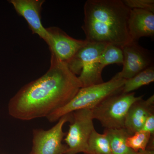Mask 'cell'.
I'll return each mask as SVG.
<instances>
[{
  "label": "cell",
  "mask_w": 154,
  "mask_h": 154,
  "mask_svg": "<svg viewBox=\"0 0 154 154\" xmlns=\"http://www.w3.org/2000/svg\"><path fill=\"white\" fill-rule=\"evenodd\" d=\"M125 80L115 75L109 81L80 88L73 98L46 117L50 122L57 121L63 116L82 109H91L107 97L121 93Z\"/></svg>",
  "instance_id": "3957f363"
},
{
  "label": "cell",
  "mask_w": 154,
  "mask_h": 154,
  "mask_svg": "<svg viewBox=\"0 0 154 154\" xmlns=\"http://www.w3.org/2000/svg\"><path fill=\"white\" fill-rule=\"evenodd\" d=\"M49 34L48 45L51 56L57 60L66 64L88 41L80 40L69 36L60 28L51 27L46 28Z\"/></svg>",
  "instance_id": "9c48e42d"
},
{
  "label": "cell",
  "mask_w": 154,
  "mask_h": 154,
  "mask_svg": "<svg viewBox=\"0 0 154 154\" xmlns=\"http://www.w3.org/2000/svg\"><path fill=\"white\" fill-rule=\"evenodd\" d=\"M154 81V65L139 73L129 79L125 80L122 92L124 94L132 93Z\"/></svg>",
  "instance_id": "5bb4252c"
},
{
  "label": "cell",
  "mask_w": 154,
  "mask_h": 154,
  "mask_svg": "<svg viewBox=\"0 0 154 154\" xmlns=\"http://www.w3.org/2000/svg\"><path fill=\"white\" fill-rule=\"evenodd\" d=\"M72 113L63 116L48 130L33 129V146L29 154H65L68 147L62 143L66 134L63 131V127L72 121Z\"/></svg>",
  "instance_id": "8992f818"
},
{
  "label": "cell",
  "mask_w": 154,
  "mask_h": 154,
  "mask_svg": "<svg viewBox=\"0 0 154 154\" xmlns=\"http://www.w3.org/2000/svg\"><path fill=\"white\" fill-rule=\"evenodd\" d=\"M82 29L89 42L122 48L131 41L128 31L130 9L121 0H88Z\"/></svg>",
  "instance_id": "7a4b0ae2"
},
{
  "label": "cell",
  "mask_w": 154,
  "mask_h": 154,
  "mask_svg": "<svg viewBox=\"0 0 154 154\" xmlns=\"http://www.w3.org/2000/svg\"><path fill=\"white\" fill-rule=\"evenodd\" d=\"M84 154H113L107 136L94 129L88 140Z\"/></svg>",
  "instance_id": "9a60e30c"
},
{
  "label": "cell",
  "mask_w": 154,
  "mask_h": 154,
  "mask_svg": "<svg viewBox=\"0 0 154 154\" xmlns=\"http://www.w3.org/2000/svg\"><path fill=\"white\" fill-rule=\"evenodd\" d=\"M109 140L113 154H134L135 152L126 145L127 138L131 135L125 128L105 129L104 133Z\"/></svg>",
  "instance_id": "4fadbf2b"
},
{
  "label": "cell",
  "mask_w": 154,
  "mask_h": 154,
  "mask_svg": "<svg viewBox=\"0 0 154 154\" xmlns=\"http://www.w3.org/2000/svg\"><path fill=\"white\" fill-rule=\"evenodd\" d=\"M142 130L150 133L152 137L154 138V112L149 116Z\"/></svg>",
  "instance_id": "d6986e66"
},
{
  "label": "cell",
  "mask_w": 154,
  "mask_h": 154,
  "mask_svg": "<svg viewBox=\"0 0 154 154\" xmlns=\"http://www.w3.org/2000/svg\"><path fill=\"white\" fill-rule=\"evenodd\" d=\"M44 0H11L19 16L24 18L33 34H37L46 44L49 42V34L43 27L41 21V12Z\"/></svg>",
  "instance_id": "30bf717a"
},
{
  "label": "cell",
  "mask_w": 154,
  "mask_h": 154,
  "mask_svg": "<svg viewBox=\"0 0 154 154\" xmlns=\"http://www.w3.org/2000/svg\"><path fill=\"white\" fill-rule=\"evenodd\" d=\"M154 112V95L146 100L143 98L130 107L125 117L124 128L130 135L141 130L149 116Z\"/></svg>",
  "instance_id": "7c38bea8"
},
{
  "label": "cell",
  "mask_w": 154,
  "mask_h": 154,
  "mask_svg": "<svg viewBox=\"0 0 154 154\" xmlns=\"http://www.w3.org/2000/svg\"><path fill=\"white\" fill-rule=\"evenodd\" d=\"M107 45L88 41L67 64L70 70L79 75L82 88L104 82L99 59Z\"/></svg>",
  "instance_id": "277c9868"
},
{
  "label": "cell",
  "mask_w": 154,
  "mask_h": 154,
  "mask_svg": "<svg viewBox=\"0 0 154 154\" xmlns=\"http://www.w3.org/2000/svg\"><path fill=\"white\" fill-rule=\"evenodd\" d=\"M72 115L68 131L64 139L68 147L65 154L84 153L90 136L95 129L92 112L90 109H82L72 112Z\"/></svg>",
  "instance_id": "52a82bcc"
},
{
  "label": "cell",
  "mask_w": 154,
  "mask_h": 154,
  "mask_svg": "<svg viewBox=\"0 0 154 154\" xmlns=\"http://www.w3.org/2000/svg\"><path fill=\"white\" fill-rule=\"evenodd\" d=\"M131 41L138 42L143 37L154 36V13L140 9H130L127 24Z\"/></svg>",
  "instance_id": "8fae6325"
},
{
  "label": "cell",
  "mask_w": 154,
  "mask_h": 154,
  "mask_svg": "<svg viewBox=\"0 0 154 154\" xmlns=\"http://www.w3.org/2000/svg\"><path fill=\"white\" fill-rule=\"evenodd\" d=\"M128 8L146 10L154 13V0H122Z\"/></svg>",
  "instance_id": "ac0fdd59"
},
{
  "label": "cell",
  "mask_w": 154,
  "mask_h": 154,
  "mask_svg": "<svg viewBox=\"0 0 154 154\" xmlns=\"http://www.w3.org/2000/svg\"><path fill=\"white\" fill-rule=\"evenodd\" d=\"M154 140L150 133L145 131H139L127 138L126 146L135 152L145 150L150 140Z\"/></svg>",
  "instance_id": "e0dca14e"
},
{
  "label": "cell",
  "mask_w": 154,
  "mask_h": 154,
  "mask_svg": "<svg viewBox=\"0 0 154 154\" xmlns=\"http://www.w3.org/2000/svg\"><path fill=\"white\" fill-rule=\"evenodd\" d=\"M82 88L78 76L67 64L51 56L47 72L23 86L11 98L9 114L23 121L46 117L66 105Z\"/></svg>",
  "instance_id": "6da1fadb"
},
{
  "label": "cell",
  "mask_w": 154,
  "mask_h": 154,
  "mask_svg": "<svg viewBox=\"0 0 154 154\" xmlns=\"http://www.w3.org/2000/svg\"><path fill=\"white\" fill-rule=\"evenodd\" d=\"M123 60L124 56L122 48L114 45L107 44L100 56L99 63L103 69L109 65H122Z\"/></svg>",
  "instance_id": "2e32d148"
},
{
  "label": "cell",
  "mask_w": 154,
  "mask_h": 154,
  "mask_svg": "<svg viewBox=\"0 0 154 154\" xmlns=\"http://www.w3.org/2000/svg\"><path fill=\"white\" fill-rule=\"evenodd\" d=\"M124 56L123 68L116 75L129 79L154 65L153 53L140 46L138 42L131 41L122 48Z\"/></svg>",
  "instance_id": "ba28073f"
},
{
  "label": "cell",
  "mask_w": 154,
  "mask_h": 154,
  "mask_svg": "<svg viewBox=\"0 0 154 154\" xmlns=\"http://www.w3.org/2000/svg\"><path fill=\"white\" fill-rule=\"evenodd\" d=\"M143 97L136 96L135 92H121L109 96L91 109L93 119L98 120L105 129L123 128L130 107Z\"/></svg>",
  "instance_id": "5b68a950"
},
{
  "label": "cell",
  "mask_w": 154,
  "mask_h": 154,
  "mask_svg": "<svg viewBox=\"0 0 154 154\" xmlns=\"http://www.w3.org/2000/svg\"><path fill=\"white\" fill-rule=\"evenodd\" d=\"M134 154H154V150L146 149L144 151H140L138 152H135Z\"/></svg>",
  "instance_id": "ffe728a7"
}]
</instances>
